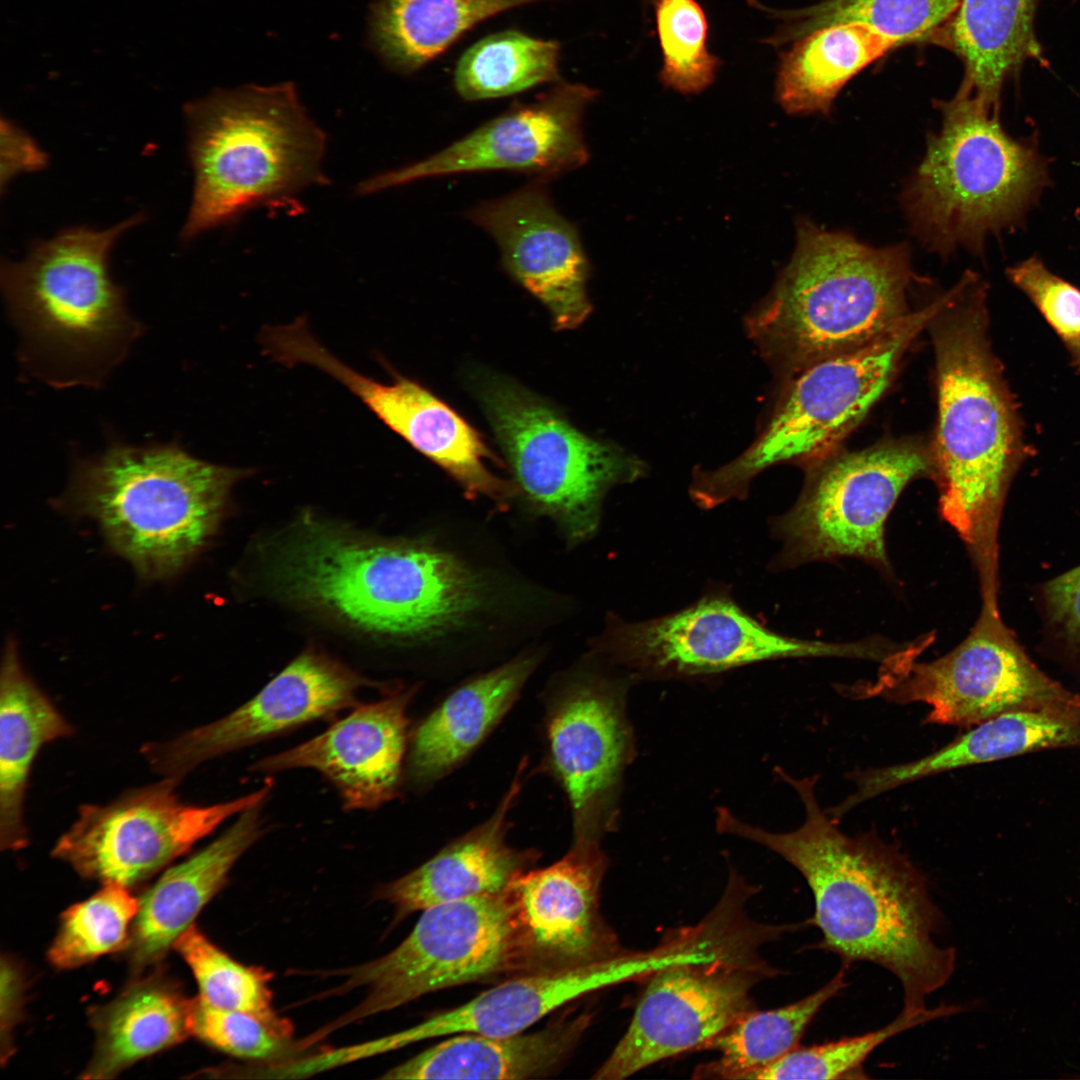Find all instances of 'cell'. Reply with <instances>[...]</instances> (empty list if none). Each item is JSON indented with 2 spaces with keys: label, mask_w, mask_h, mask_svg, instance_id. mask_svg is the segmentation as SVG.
I'll return each mask as SVG.
<instances>
[{
  "label": "cell",
  "mask_w": 1080,
  "mask_h": 1080,
  "mask_svg": "<svg viewBox=\"0 0 1080 1080\" xmlns=\"http://www.w3.org/2000/svg\"><path fill=\"white\" fill-rule=\"evenodd\" d=\"M775 771L799 795L804 823L773 833L718 807L717 831L761 844L801 873L814 898L807 923L822 934L817 948L847 967L869 962L884 968L900 982L903 1010L926 1009L927 998L949 981L956 964L955 948L935 939L944 918L926 878L896 846L874 834H844L819 805L817 776L796 779Z\"/></svg>",
  "instance_id": "6da1fadb"
},
{
  "label": "cell",
  "mask_w": 1080,
  "mask_h": 1080,
  "mask_svg": "<svg viewBox=\"0 0 1080 1080\" xmlns=\"http://www.w3.org/2000/svg\"><path fill=\"white\" fill-rule=\"evenodd\" d=\"M987 285L966 272L928 325L937 380L931 450L943 518L966 543L981 584L997 583V536L1009 488L1033 447L989 337Z\"/></svg>",
  "instance_id": "7a4b0ae2"
},
{
  "label": "cell",
  "mask_w": 1080,
  "mask_h": 1080,
  "mask_svg": "<svg viewBox=\"0 0 1080 1080\" xmlns=\"http://www.w3.org/2000/svg\"><path fill=\"white\" fill-rule=\"evenodd\" d=\"M293 598L379 635L419 640L464 624L483 600L462 561L431 545L378 541L308 524L276 565Z\"/></svg>",
  "instance_id": "3957f363"
},
{
  "label": "cell",
  "mask_w": 1080,
  "mask_h": 1080,
  "mask_svg": "<svg viewBox=\"0 0 1080 1080\" xmlns=\"http://www.w3.org/2000/svg\"><path fill=\"white\" fill-rule=\"evenodd\" d=\"M914 280L905 244L871 247L801 220L792 257L747 318V331L761 355L790 377L898 326L911 313Z\"/></svg>",
  "instance_id": "277c9868"
},
{
  "label": "cell",
  "mask_w": 1080,
  "mask_h": 1080,
  "mask_svg": "<svg viewBox=\"0 0 1080 1080\" xmlns=\"http://www.w3.org/2000/svg\"><path fill=\"white\" fill-rule=\"evenodd\" d=\"M247 471L200 460L172 444L112 443L80 461L60 505L97 523L139 576H175L207 544L233 485Z\"/></svg>",
  "instance_id": "5b68a950"
},
{
  "label": "cell",
  "mask_w": 1080,
  "mask_h": 1080,
  "mask_svg": "<svg viewBox=\"0 0 1080 1080\" xmlns=\"http://www.w3.org/2000/svg\"><path fill=\"white\" fill-rule=\"evenodd\" d=\"M194 190L185 240L327 184V137L294 85L215 90L185 106Z\"/></svg>",
  "instance_id": "8992f818"
},
{
  "label": "cell",
  "mask_w": 1080,
  "mask_h": 1080,
  "mask_svg": "<svg viewBox=\"0 0 1080 1080\" xmlns=\"http://www.w3.org/2000/svg\"><path fill=\"white\" fill-rule=\"evenodd\" d=\"M64 230L21 262L2 265L8 311L22 353L49 383L94 385L122 359L140 327L108 272L116 239L140 221Z\"/></svg>",
  "instance_id": "52a82bcc"
},
{
  "label": "cell",
  "mask_w": 1080,
  "mask_h": 1080,
  "mask_svg": "<svg viewBox=\"0 0 1080 1080\" xmlns=\"http://www.w3.org/2000/svg\"><path fill=\"white\" fill-rule=\"evenodd\" d=\"M937 106L942 128L905 189V211L928 248L979 252L989 234L1017 225L1038 199L1046 161L1032 142L1005 132L999 107L960 90Z\"/></svg>",
  "instance_id": "ba28073f"
},
{
  "label": "cell",
  "mask_w": 1080,
  "mask_h": 1080,
  "mask_svg": "<svg viewBox=\"0 0 1080 1080\" xmlns=\"http://www.w3.org/2000/svg\"><path fill=\"white\" fill-rule=\"evenodd\" d=\"M951 296L945 292L862 346L819 359L788 377L752 445L719 469L697 472L691 496L713 508L745 496L751 480L784 462L814 464L832 454L890 385L907 349Z\"/></svg>",
  "instance_id": "9c48e42d"
},
{
  "label": "cell",
  "mask_w": 1080,
  "mask_h": 1080,
  "mask_svg": "<svg viewBox=\"0 0 1080 1080\" xmlns=\"http://www.w3.org/2000/svg\"><path fill=\"white\" fill-rule=\"evenodd\" d=\"M479 398L517 487L537 511L558 523L572 542L595 532L613 485L633 481L643 464L588 437L556 409L520 385L488 377Z\"/></svg>",
  "instance_id": "30bf717a"
},
{
  "label": "cell",
  "mask_w": 1080,
  "mask_h": 1080,
  "mask_svg": "<svg viewBox=\"0 0 1080 1080\" xmlns=\"http://www.w3.org/2000/svg\"><path fill=\"white\" fill-rule=\"evenodd\" d=\"M334 991L367 989L353 1009L313 1036L395 1009L446 988L516 976L512 911L505 890L423 910L410 934L392 951L343 971Z\"/></svg>",
  "instance_id": "8fae6325"
},
{
  "label": "cell",
  "mask_w": 1080,
  "mask_h": 1080,
  "mask_svg": "<svg viewBox=\"0 0 1080 1080\" xmlns=\"http://www.w3.org/2000/svg\"><path fill=\"white\" fill-rule=\"evenodd\" d=\"M997 602L984 600L968 636L930 662L893 661L878 679L855 689L899 704L930 706L926 723L975 726L1013 711L1080 715V695L1043 673L1001 621Z\"/></svg>",
  "instance_id": "7c38bea8"
},
{
  "label": "cell",
  "mask_w": 1080,
  "mask_h": 1080,
  "mask_svg": "<svg viewBox=\"0 0 1080 1080\" xmlns=\"http://www.w3.org/2000/svg\"><path fill=\"white\" fill-rule=\"evenodd\" d=\"M731 937L714 951H686L649 976L633 1018L592 1076L620 1080L700 1046L754 1009L752 990L775 971ZM746 946V945H745Z\"/></svg>",
  "instance_id": "4fadbf2b"
},
{
  "label": "cell",
  "mask_w": 1080,
  "mask_h": 1080,
  "mask_svg": "<svg viewBox=\"0 0 1080 1080\" xmlns=\"http://www.w3.org/2000/svg\"><path fill=\"white\" fill-rule=\"evenodd\" d=\"M814 464L802 496L776 523L789 560L851 556L886 565L885 522L906 485L933 474L931 450L891 440Z\"/></svg>",
  "instance_id": "5bb4252c"
},
{
  "label": "cell",
  "mask_w": 1080,
  "mask_h": 1080,
  "mask_svg": "<svg viewBox=\"0 0 1080 1080\" xmlns=\"http://www.w3.org/2000/svg\"><path fill=\"white\" fill-rule=\"evenodd\" d=\"M179 781L164 777L108 804L82 805L52 855L86 878L127 887L187 852L231 816L263 803L273 786L266 780L250 794L197 806L180 799Z\"/></svg>",
  "instance_id": "9a60e30c"
},
{
  "label": "cell",
  "mask_w": 1080,
  "mask_h": 1080,
  "mask_svg": "<svg viewBox=\"0 0 1080 1080\" xmlns=\"http://www.w3.org/2000/svg\"><path fill=\"white\" fill-rule=\"evenodd\" d=\"M544 699V767L563 790L573 840L614 831L625 769L634 750L625 691L615 681L576 674L557 681Z\"/></svg>",
  "instance_id": "2e32d148"
},
{
  "label": "cell",
  "mask_w": 1080,
  "mask_h": 1080,
  "mask_svg": "<svg viewBox=\"0 0 1080 1080\" xmlns=\"http://www.w3.org/2000/svg\"><path fill=\"white\" fill-rule=\"evenodd\" d=\"M601 647L643 676L711 675L747 664L796 657L872 656V646L801 640L776 633L726 595H709L670 615L614 622Z\"/></svg>",
  "instance_id": "e0dca14e"
},
{
  "label": "cell",
  "mask_w": 1080,
  "mask_h": 1080,
  "mask_svg": "<svg viewBox=\"0 0 1080 1080\" xmlns=\"http://www.w3.org/2000/svg\"><path fill=\"white\" fill-rule=\"evenodd\" d=\"M597 94L586 85L561 81L441 151L363 180L356 193L369 195L420 179L479 171L521 172L544 182L566 174L589 159L582 123Z\"/></svg>",
  "instance_id": "ac0fdd59"
},
{
  "label": "cell",
  "mask_w": 1080,
  "mask_h": 1080,
  "mask_svg": "<svg viewBox=\"0 0 1080 1080\" xmlns=\"http://www.w3.org/2000/svg\"><path fill=\"white\" fill-rule=\"evenodd\" d=\"M607 855L597 840H573L553 864L530 869L506 889L517 975L592 965L628 954L600 908Z\"/></svg>",
  "instance_id": "d6986e66"
},
{
  "label": "cell",
  "mask_w": 1080,
  "mask_h": 1080,
  "mask_svg": "<svg viewBox=\"0 0 1080 1080\" xmlns=\"http://www.w3.org/2000/svg\"><path fill=\"white\" fill-rule=\"evenodd\" d=\"M367 686L377 684L307 651L233 712L167 742L145 744L141 752L154 772L181 780L214 757L354 707L358 691Z\"/></svg>",
  "instance_id": "ffe728a7"
},
{
  "label": "cell",
  "mask_w": 1080,
  "mask_h": 1080,
  "mask_svg": "<svg viewBox=\"0 0 1080 1080\" xmlns=\"http://www.w3.org/2000/svg\"><path fill=\"white\" fill-rule=\"evenodd\" d=\"M544 181L482 202L466 217L496 242L507 272L550 312L555 328L590 314V264L577 228L553 205Z\"/></svg>",
  "instance_id": "44dd1931"
},
{
  "label": "cell",
  "mask_w": 1080,
  "mask_h": 1080,
  "mask_svg": "<svg viewBox=\"0 0 1080 1080\" xmlns=\"http://www.w3.org/2000/svg\"><path fill=\"white\" fill-rule=\"evenodd\" d=\"M296 364L318 368L346 386L385 425L442 467L474 498L506 499L513 488L487 467L492 459L478 432L456 411L415 381L394 375L384 384L341 362L311 333L292 348Z\"/></svg>",
  "instance_id": "7402d4cb"
},
{
  "label": "cell",
  "mask_w": 1080,
  "mask_h": 1080,
  "mask_svg": "<svg viewBox=\"0 0 1080 1080\" xmlns=\"http://www.w3.org/2000/svg\"><path fill=\"white\" fill-rule=\"evenodd\" d=\"M415 692L400 688L357 706L320 735L259 760L251 770L313 769L335 786L346 810L376 809L398 795Z\"/></svg>",
  "instance_id": "603a6c76"
},
{
  "label": "cell",
  "mask_w": 1080,
  "mask_h": 1080,
  "mask_svg": "<svg viewBox=\"0 0 1080 1080\" xmlns=\"http://www.w3.org/2000/svg\"><path fill=\"white\" fill-rule=\"evenodd\" d=\"M526 768L527 760L523 759L484 822L380 889L378 896L395 907L398 918L442 903L502 893L515 878L534 867L540 858L536 849L514 848L507 842L509 814L522 791Z\"/></svg>",
  "instance_id": "cb8c5ba5"
},
{
  "label": "cell",
  "mask_w": 1080,
  "mask_h": 1080,
  "mask_svg": "<svg viewBox=\"0 0 1080 1080\" xmlns=\"http://www.w3.org/2000/svg\"><path fill=\"white\" fill-rule=\"evenodd\" d=\"M634 960L629 953L607 962L509 977L460 1006L383 1038L376 1050L451 1034L504 1037L522 1033L561 1006L631 976Z\"/></svg>",
  "instance_id": "d4e9b609"
},
{
  "label": "cell",
  "mask_w": 1080,
  "mask_h": 1080,
  "mask_svg": "<svg viewBox=\"0 0 1080 1080\" xmlns=\"http://www.w3.org/2000/svg\"><path fill=\"white\" fill-rule=\"evenodd\" d=\"M538 663L526 653L452 691L410 734L409 783L424 789L467 759L515 704Z\"/></svg>",
  "instance_id": "484cf974"
},
{
  "label": "cell",
  "mask_w": 1080,
  "mask_h": 1080,
  "mask_svg": "<svg viewBox=\"0 0 1080 1080\" xmlns=\"http://www.w3.org/2000/svg\"><path fill=\"white\" fill-rule=\"evenodd\" d=\"M1080 749V715L1013 711L985 720L920 759L855 772L856 790L840 808L859 804L910 782L966 766L1052 748Z\"/></svg>",
  "instance_id": "4316f807"
},
{
  "label": "cell",
  "mask_w": 1080,
  "mask_h": 1080,
  "mask_svg": "<svg viewBox=\"0 0 1080 1080\" xmlns=\"http://www.w3.org/2000/svg\"><path fill=\"white\" fill-rule=\"evenodd\" d=\"M262 804L241 812L216 840L167 870L143 895L131 943L137 963L163 955L221 889L237 860L264 832Z\"/></svg>",
  "instance_id": "83f0119b"
},
{
  "label": "cell",
  "mask_w": 1080,
  "mask_h": 1080,
  "mask_svg": "<svg viewBox=\"0 0 1080 1080\" xmlns=\"http://www.w3.org/2000/svg\"><path fill=\"white\" fill-rule=\"evenodd\" d=\"M590 1022V1015L581 1014L530 1033L504 1037L461 1033L395 1066L383 1078H547L566 1064Z\"/></svg>",
  "instance_id": "f1b7e54d"
},
{
  "label": "cell",
  "mask_w": 1080,
  "mask_h": 1080,
  "mask_svg": "<svg viewBox=\"0 0 1080 1080\" xmlns=\"http://www.w3.org/2000/svg\"><path fill=\"white\" fill-rule=\"evenodd\" d=\"M1037 0H960L928 39L963 63L959 90L1000 107L1004 83L1031 60L1042 62L1035 30Z\"/></svg>",
  "instance_id": "f546056e"
},
{
  "label": "cell",
  "mask_w": 1080,
  "mask_h": 1080,
  "mask_svg": "<svg viewBox=\"0 0 1080 1080\" xmlns=\"http://www.w3.org/2000/svg\"><path fill=\"white\" fill-rule=\"evenodd\" d=\"M74 730L49 697L23 670L8 644L0 677V843L23 848L28 841L24 801L29 774L40 749Z\"/></svg>",
  "instance_id": "4dcf8cb0"
},
{
  "label": "cell",
  "mask_w": 1080,
  "mask_h": 1080,
  "mask_svg": "<svg viewBox=\"0 0 1080 1080\" xmlns=\"http://www.w3.org/2000/svg\"><path fill=\"white\" fill-rule=\"evenodd\" d=\"M896 47L894 40L859 22L817 28L781 56L777 100L790 114H826L854 76Z\"/></svg>",
  "instance_id": "1f68e13d"
},
{
  "label": "cell",
  "mask_w": 1080,
  "mask_h": 1080,
  "mask_svg": "<svg viewBox=\"0 0 1080 1080\" xmlns=\"http://www.w3.org/2000/svg\"><path fill=\"white\" fill-rule=\"evenodd\" d=\"M551 0H377L368 44L393 72L411 75L478 23L506 10Z\"/></svg>",
  "instance_id": "d6a6232c"
},
{
  "label": "cell",
  "mask_w": 1080,
  "mask_h": 1080,
  "mask_svg": "<svg viewBox=\"0 0 1080 1080\" xmlns=\"http://www.w3.org/2000/svg\"><path fill=\"white\" fill-rule=\"evenodd\" d=\"M190 1007L191 1000L160 980L128 989L95 1016L97 1048L87 1077H111L182 1041L191 1033Z\"/></svg>",
  "instance_id": "836d02e7"
},
{
  "label": "cell",
  "mask_w": 1080,
  "mask_h": 1080,
  "mask_svg": "<svg viewBox=\"0 0 1080 1080\" xmlns=\"http://www.w3.org/2000/svg\"><path fill=\"white\" fill-rule=\"evenodd\" d=\"M842 965L821 988L776 1009L747 1011L698 1050L718 1057L696 1067L693 1078L752 1080L755 1074L799 1046L807 1027L822 1007L846 986Z\"/></svg>",
  "instance_id": "e575fe53"
},
{
  "label": "cell",
  "mask_w": 1080,
  "mask_h": 1080,
  "mask_svg": "<svg viewBox=\"0 0 1080 1080\" xmlns=\"http://www.w3.org/2000/svg\"><path fill=\"white\" fill-rule=\"evenodd\" d=\"M561 44L509 29L489 34L458 59L453 75L465 101L508 97L546 83L561 82Z\"/></svg>",
  "instance_id": "d590c367"
},
{
  "label": "cell",
  "mask_w": 1080,
  "mask_h": 1080,
  "mask_svg": "<svg viewBox=\"0 0 1080 1080\" xmlns=\"http://www.w3.org/2000/svg\"><path fill=\"white\" fill-rule=\"evenodd\" d=\"M960 0H823L800 10L777 12L785 25L771 39L795 41L823 26L859 22L898 46L928 39L955 11Z\"/></svg>",
  "instance_id": "8d00e7d4"
},
{
  "label": "cell",
  "mask_w": 1080,
  "mask_h": 1080,
  "mask_svg": "<svg viewBox=\"0 0 1080 1080\" xmlns=\"http://www.w3.org/2000/svg\"><path fill=\"white\" fill-rule=\"evenodd\" d=\"M175 948L191 968L200 997L208 1004L256 1015L273 1023H285L272 1005L271 973L245 966L216 947L195 926L175 941Z\"/></svg>",
  "instance_id": "74e56055"
},
{
  "label": "cell",
  "mask_w": 1080,
  "mask_h": 1080,
  "mask_svg": "<svg viewBox=\"0 0 1080 1080\" xmlns=\"http://www.w3.org/2000/svg\"><path fill=\"white\" fill-rule=\"evenodd\" d=\"M962 1011L959 1005L942 1003L934 1008L905 1011L880 1029L813 1046H798L760 1072L752 1080L838 1079L859 1069L867 1057L889 1038L918 1025Z\"/></svg>",
  "instance_id": "f35d334b"
},
{
  "label": "cell",
  "mask_w": 1080,
  "mask_h": 1080,
  "mask_svg": "<svg viewBox=\"0 0 1080 1080\" xmlns=\"http://www.w3.org/2000/svg\"><path fill=\"white\" fill-rule=\"evenodd\" d=\"M137 901L119 883L105 887L88 900L69 908L49 950L50 961L72 968L119 947L137 915Z\"/></svg>",
  "instance_id": "ab89813d"
},
{
  "label": "cell",
  "mask_w": 1080,
  "mask_h": 1080,
  "mask_svg": "<svg viewBox=\"0 0 1080 1080\" xmlns=\"http://www.w3.org/2000/svg\"><path fill=\"white\" fill-rule=\"evenodd\" d=\"M657 33L663 55L660 79L683 94H696L714 80L719 60L706 48L707 21L695 0H657Z\"/></svg>",
  "instance_id": "60d3db41"
},
{
  "label": "cell",
  "mask_w": 1080,
  "mask_h": 1080,
  "mask_svg": "<svg viewBox=\"0 0 1080 1080\" xmlns=\"http://www.w3.org/2000/svg\"><path fill=\"white\" fill-rule=\"evenodd\" d=\"M190 1030L219 1050L253 1059L280 1054L292 1034L289 1021L273 1023L247 1012L218 1008L200 996L191 1000Z\"/></svg>",
  "instance_id": "b9f144b4"
},
{
  "label": "cell",
  "mask_w": 1080,
  "mask_h": 1080,
  "mask_svg": "<svg viewBox=\"0 0 1080 1080\" xmlns=\"http://www.w3.org/2000/svg\"><path fill=\"white\" fill-rule=\"evenodd\" d=\"M1007 276L1037 308L1063 343L1080 375V289L1052 273L1038 257L1007 269Z\"/></svg>",
  "instance_id": "7bdbcfd3"
},
{
  "label": "cell",
  "mask_w": 1080,
  "mask_h": 1080,
  "mask_svg": "<svg viewBox=\"0 0 1080 1080\" xmlns=\"http://www.w3.org/2000/svg\"><path fill=\"white\" fill-rule=\"evenodd\" d=\"M1040 598L1049 637L1080 660V566L1048 581Z\"/></svg>",
  "instance_id": "ee69618b"
},
{
  "label": "cell",
  "mask_w": 1080,
  "mask_h": 1080,
  "mask_svg": "<svg viewBox=\"0 0 1080 1080\" xmlns=\"http://www.w3.org/2000/svg\"><path fill=\"white\" fill-rule=\"evenodd\" d=\"M47 157L33 139L10 121L1 120V184L20 172L45 166Z\"/></svg>",
  "instance_id": "f6af8a7d"
}]
</instances>
